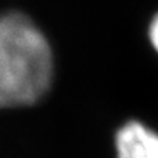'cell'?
Returning a JSON list of instances; mask_svg holds the SVG:
<instances>
[{"mask_svg": "<svg viewBox=\"0 0 158 158\" xmlns=\"http://www.w3.org/2000/svg\"><path fill=\"white\" fill-rule=\"evenodd\" d=\"M148 40H150L153 49L158 53V13L154 14L153 19L148 25Z\"/></svg>", "mask_w": 158, "mask_h": 158, "instance_id": "3", "label": "cell"}, {"mask_svg": "<svg viewBox=\"0 0 158 158\" xmlns=\"http://www.w3.org/2000/svg\"><path fill=\"white\" fill-rule=\"evenodd\" d=\"M54 78L52 46L32 18L19 11L0 15V111L35 106Z\"/></svg>", "mask_w": 158, "mask_h": 158, "instance_id": "1", "label": "cell"}, {"mask_svg": "<svg viewBox=\"0 0 158 158\" xmlns=\"http://www.w3.org/2000/svg\"><path fill=\"white\" fill-rule=\"evenodd\" d=\"M117 158H158V133L129 121L115 135Z\"/></svg>", "mask_w": 158, "mask_h": 158, "instance_id": "2", "label": "cell"}]
</instances>
